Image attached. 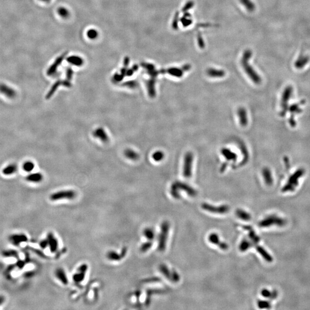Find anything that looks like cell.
<instances>
[{
	"label": "cell",
	"mask_w": 310,
	"mask_h": 310,
	"mask_svg": "<svg viewBox=\"0 0 310 310\" xmlns=\"http://www.w3.org/2000/svg\"><path fill=\"white\" fill-rule=\"evenodd\" d=\"M170 229V224L168 221H165L161 223L160 233L158 238V250L164 252L166 248L167 240Z\"/></svg>",
	"instance_id": "obj_1"
},
{
	"label": "cell",
	"mask_w": 310,
	"mask_h": 310,
	"mask_svg": "<svg viewBox=\"0 0 310 310\" xmlns=\"http://www.w3.org/2000/svg\"><path fill=\"white\" fill-rule=\"evenodd\" d=\"M251 52L247 51L245 54V57L243 61V66L245 70V72L248 74L249 78L252 79L253 82L256 84H260L261 82V78L258 75V74L255 71V70L253 69L251 65H249L248 63V60L251 56Z\"/></svg>",
	"instance_id": "obj_2"
},
{
	"label": "cell",
	"mask_w": 310,
	"mask_h": 310,
	"mask_svg": "<svg viewBox=\"0 0 310 310\" xmlns=\"http://www.w3.org/2000/svg\"><path fill=\"white\" fill-rule=\"evenodd\" d=\"M304 169H298L289 178L287 183L282 189L283 192L292 191L297 187L299 183V179L304 175Z\"/></svg>",
	"instance_id": "obj_3"
},
{
	"label": "cell",
	"mask_w": 310,
	"mask_h": 310,
	"mask_svg": "<svg viewBox=\"0 0 310 310\" xmlns=\"http://www.w3.org/2000/svg\"><path fill=\"white\" fill-rule=\"evenodd\" d=\"M193 160L194 156L191 152H189L185 155L183 170V174L185 178H190L191 177Z\"/></svg>",
	"instance_id": "obj_4"
},
{
	"label": "cell",
	"mask_w": 310,
	"mask_h": 310,
	"mask_svg": "<svg viewBox=\"0 0 310 310\" xmlns=\"http://www.w3.org/2000/svg\"><path fill=\"white\" fill-rule=\"evenodd\" d=\"M292 92H293V88L291 86H288L284 90L281 101V105L282 108V110L281 111V115L282 116L285 115L286 111L288 109V103L291 98Z\"/></svg>",
	"instance_id": "obj_5"
},
{
	"label": "cell",
	"mask_w": 310,
	"mask_h": 310,
	"mask_svg": "<svg viewBox=\"0 0 310 310\" xmlns=\"http://www.w3.org/2000/svg\"><path fill=\"white\" fill-rule=\"evenodd\" d=\"M201 207L204 210L207 211L211 213H216L219 214H225L229 212L230 210V207L228 205H221L219 206H215L207 203H202L201 204Z\"/></svg>",
	"instance_id": "obj_6"
},
{
	"label": "cell",
	"mask_w": 310,
	"mask_h": 310,
	"mask_svg": "<svg viewBox=\"0 0 310 310\" xmlns=\"http://www.w3.org/2000/svg\"><path fill=\"white\" fill-rule=\"evenodd\" d=\"M75 196L76 194L73 190H64L52 194L50 196V199L53 201L60 200L61 199H73Z\"/></svg>",
	"instance_id": "obj_7"
},
{
	"label": "cell",
	"mask_w": 310,
	"mask_h": 310,
	"mask_svg": "<svg viewBox=\"0 0 310 310\" xmlns=\"http://www.w3.org/2000/svg\"><path fill=\"white\" fill-rule=\"evenodd\" d=\"M0 93L10 99L15 98L17 95L15 88L4 83H0Z\"/></svg>",
	"instance_id": "obj_8"
},
{
	"label": "cell",
	"mask_w": 310,
	"mask_h": 310,
	"mask_svg": "<svg viewBox=\"0 0 310 310\" xmlns=\"http://www.w3.org/2000/svg\"><path fill=\"white\" fill-rule=\"evenodd\" d=\"M209 241L212 244L217 245L219 248L222 250H227L229 248V246L226 244V242H221L220 240L219 236L217 233H211L208 237Z\"/></svg>",
	"instance_id": "obj_9"
},
{
	"label": "cell",
	"mask_w": 310,
	"mask_h": 310,
	"mask_svg": "<svg viewBox=\"0 0 310 310\" xmlns=\"http://www.w3.org/2000/svg\"><path fill=\"white\" fill-rule=\"evenodd\" d=\"M175 183L179 190H181L184 192H186L188 195H189L190 196L195 197L197 195L198 192L196 191V190L194 188L191 187L188 184L185 183L183 182H180L179 181H176Z\"/></svg>",
	"instance_id": "obj_10"
},
{
	"label": "cell",
	"mask_w": 310,
	"mask_h": 310,
	"mask_svg": "<svg viewBox=\"0 0 310 310\" xmlns=\"http://www.w3.org/2000/svg\"><path fill=\"white\" fill-rule=\"evenodd\" d=\"M274 223H276L280 226H282L285 223V222L283 219H281L280 218H276V217L272 216V217H269L268 218H267L264 220H263L262 221H261L259 223V226H261V227H268V226L272 225Z\"/></svg>",
	"instance_id": "obj_11"
},
{
	"label": "cell",
	"mask_w": 310,
	"mask_h": 310,
	"mask_svg": "<svg viewBox=\"0 0 310 310\" xmlns=\"http://www.w3.org/2000/svg\"><path fill=\"white\" fill-rule=\"evenodd\" d=\"M9 240L13 245H19L20 244L28 241V237L24 234H14L10 236Z\"/></svg>",
	"instance_id": "obj_12"
},
{
	"label": "cell",
	"mask_w": 310,
	"mask_h": 310,
	"mask_svg": "<svg viewBox=\"0 0 310 310\" xmlns=\"http://www.w3.org/2000/svg\"><path fill=\"white\" fill-rule=\"evenodd\" d=\"M47 240L48 241L50 251L52 253L56 252L58 249V246H59L57 239L54 236L53 234L52 233H49L47 234Z\"/></svg>",
	"instance_id": "obj_13"
},
{
	"label": "cell",
	"mask_w": 310,
	"mask_h": 310,
	"mask_svg": "<svg viewBox=\"0 0 310 310\" xmlns=\"http://www.w3.org/2000/svg\"><path fill=\"white\" fill-rule=\"evenodd\" d=\"M240 124L242 126H246L248 124L247 111L244 107H240L237 110Z\"/></svg>",
	"instance_id": "obj_14"
},
{
	"label": "cell",
	"mask_w": 310,
	"mask_h": 310,
	"mask_svg": "<svg viewBox=\"0 0 310 310\" xmlns=\"http://www.w3.org/2000/svg\"><path fill=\"white\" fill-rule=\"evenodd\" d=\"M310 57L308 55H300L298 59L295 61L294 65L295 68L297 69H302L310 61Z\"/></svg>",
	"instance_id": "obj_15"
},
{
	"label": "cell",
	"mask_w": 310,
	"mask_h": 310,
	"mask_svg": "<svg viewBox=\"0 0 310 310\" xmlns=\"http://www.w3.org/2000/svg\"><path fill=\"white\" fill-rule=\"evenodd\" d=\"M93 136L94 137L99 138L103 142H106L109 140V137L106 132L102 128H97L94 131Z\"/></svg>",
	"instance_id": "obj_16"
},
{
	"label": "cell",
	"mask_w": 310,
	"mask_h": 310,
	"mask_svg": "<svg viewBox=\"0 0 310 310\" xmlns=\"http://www.w3.org/2000/svg\"><path fill=\"white\" fill-rule=\"evenodd\" d=\"M55 276L57 279L59 280L61 284L64 285H67L69 283V280L66 275L65 271L63 268H57L55 271Z\"/></svg>",
	"instance_id": "obj_17"
},
{
	"label": "cell",
	"mask_w": 310,
	"mask_h": 310,
	"mask_svg": "<svg viewBox=\"0 0 310 310\" xmlns=\"http://www.w3.org/2000/svg\"><path fill=\"white\" fill-rule=\"evenodd\" d=\"M221 152L224 157L226 158L227 161H236L237 159V155L236 153L233 152L230 149L223 148L221 149Z\"/></svg>",
	"instance_id": "obj_18"
},
{
	"label": "cell",
	"mask_w": 310,
	"mask_h": 310,
	"mask_svg": "<svg viewBox=\"0 0 310 310\" xmlns=\"http://www.w3.org/2000/svg\"><path fill=\"white\" fill-rule=\"evenodd\" d=\"M25 179L29 182L34 183H38L42 181L43 179V176L40 173H32L27 175Z\"/></svg>",
	"instance_id": "obj_19"
},
{
	"label": "cell",
	"mask_w": 310,
	"mask_h": 310,
	"mask_svg": "<svg viewBox=\"0 0 310 310\" xmlns=\"http://www.w3.org/2000/svg\"><path fill=\"white\" fill-rule=\"evenodd\" d=\"M18 170V167L17 165L15 163H12L10 164L7 165L6 167H4L2 169V173L4 175L6 176H11L13 174H15L16 172Z\"/></svg>",
	"instance_id": "obj_20"
},
{
	"label": "cell",
	"mask_w": 310,
	"mask_h": 310,
	"mask_svg": "<svg viewBox=\"0 0 310 310\" xmlns=\"http://www.w3.org/2000/svg\"><path fill=\"white\" fill-rule=\"evenodd\" d=\"M262 174L265 183L269 186L271 185L273 183V178L271 170L267 167H265L263 169Z\"/></svg>",
	"instance_id": "obj_21"
},
{
	"label": "cell",
	"mask_w": 310,
	"mask_h": 310,
	"mask_svg": "<svg viewBox=\"0 0 310 310\" xmlns=\"http://www.w3.org/2000/svg\"><path fill=\"white\" fill-rule=\"evenodd\" d=\"M159 271L165 277L171 281L172 280V272L169 269L168 267L164 264H161L159 266Z\"/></svg>",
	"instance_id": "obj_22"
},
{
	"label": "cell",
	"mask_w": 310,
	"mask_h": 310,
	"mask_svg": "<svg viewBox=\"0 0 310 310\" xmlns=\"http://www.w3.org/2000/svg\"><path fill=\"white\" fill-rule=\"evenodd\" d=\"M235 213H236V215L238 218L241 219L243 221H248L251 219V215L249 214L248 212L245 211L244 210L240 209H238L237 210H236Z\"/></svg>",
	"instance_id": "obj_23"
},
{
	"label": "cell",
	"mask_w": 310,
	"mask_h": 310,
	"mask_svg": "<svg viewBox=\"0 0 310 310\" xmlns=\"http://www.w3.org/2000/svg\"><path fill=\"white\" fill-rule=\"evenodd\" d=\"M147 89L148 95L151 98H154L156 96L155 90V80H149L147 83Z\"/></svg>",
	"instance_id": "obj_24"
},
{
	"label": "cell",
	"mask_w": 310,
	"mask_h": 310,
	"mask_svg": "<svg viewBox=\"0 0 310 310\" xmlns=\"http://www.w3.org/2000/svg\"><path fill=\"white\" fill-rule=\"evenodd\" d=\"M244 229L249 231V237L254 244H257L260 241V238L257 236L256 234L255 233V232L253 230L250 226H244Z\"/></svg>",
	"instance_id": "obj_25"
},
{
	"label": "cell",
	"mask_w": 310,
	"mask_h": 310,
	"mask_svg": "<svg viewBox=\"0 0 310 310\" xmlns=\"http://www.w3.org/2000/svg\"><path fill=\"white\" fill-rule=\"evenodd\" d=\"M124 154H125V156L128 159H130L131 160H137L139 158L138 154L132 149H126L124 152Z\"/></svg>",
	"instance_id": "obj_26"
},
{
	"label": "cell",
	"mask_w": 310,
	"mask_h": 310,
	"mask_svg": "<svg viewBox=\"0 0 310 310\" xmlns=\"http://www.w3.org/2000/svg\"><path fill=\"white\" fill-rule=\"evenodd\" d=\"M86 273V272H82V271L77 270V273H75L73 275V279L74 282L77 283H81L82 281H83L84 280V277H85Z\"/></svg>",
	"instance_id": "obj_27"
},
{
	"label": "cell",
	"mask_w": 310,
	"mask_h": 310,
	"mask_svg": "<svg viewBox=\"0 0 310 310\" xmlns=\"http://www.w3.org/2000/svg\"><path fill=\"white\" fill-rule=\"evenodd\" d=\"M107 258L109 260L113 261H118L121 260L123 258V257L121 254H119L115 251H109L107 253Z\"/></svg>",
	"instance_id": "obj_28"
},
{
	"label": "cell",
	"mask_w": 310,
	"mask_h": 310,
	"mask_svg": "<svg viewBox=\"0 0 310 310\" xmlns=\"http://www.w3.org/2000/svg\"><path fill=\"white\" fill-rule=\"evenodd\" d=\"M256 250H257V252L260 254L261 256L263 257L265 260L268 261V262H272V257L271 256L268 254V253L265 251V250L264 248H263L262 247H261L260 246H257Z\"/></svg>",
	"instance_id": "obj_29"
},
{
	"label": "cell",
	"mask_w": 310,
	"mask_h": 310,
	"mask_svg": "<svg viewBox=\"0 0 310 310\" xmlns=\"http://www.w3.org/2000/svg\"><path fill=\"white\" fill-rule=\"evenodd\" d=\"M143 235L148 241H152L155 237V233L153 230L147 227L143 230Z\"/></svg>",
	"instance_id": "obj_30"
},
{
	"label": "cell",
	"mask_w": 310,
	"mask_h": 310,
	"mask_svg": "<svg viewBox=\"0 0 310 310\" xmlns=\"http://www.w3.org/2000/svg\"><path fill=\"white\" fill-rule=\"evenodd\" d=\"M252 245V244L251 241H249L248 240L244 239L241 241L240 246H239V249L241 252H244L246 251L250 248H251Z\"/></svg>",
	"instance_id": "obj_31"
},
{
	"label": "cell",
	"mask_w": 310,
	"mask_h": 310,
	"mask_svg": "<svg viewBox=\"0 0 310 310\" xmlns=\"http://www.w3.org/2000/svg\"><path fill=\"white\" fill-rule=\"evenodd\" d=\"M240 149H241V151L243 153L244 155V160L242 161V164H241V165H242L245 164V163L248 161V159H249V154H248V150H247V148L246 147V146H245L244 144H243L242 142H241L240 144Z\"/></svg>",
	"instance_id": "obj_32"
},
{
	"label": "cell",
	"mask_w": 310,
	"mask_h": 310,
	"mask_svg": "<svg viewBox=\"0 0 310 310\" xmlns=\"http://www.w3.org/2000/svg\"><path fill=\"white\" fill-rule=\"evenodd\" d=\"M170 192L172 195V197H173L175 199H180V194L179 192V190L177 187L175 183L174 182L172 184L171 188H170Z\"/></svg>",
	"instance_id": "obj_33"
},
{
	"label": "cell",
	"mask_w": 310,
	"mask_h": 310,
	"mask_svg": "<svg viewBox=\"0 0 310 310\" xmlns=\"http://www.w3.org/2000/svg\"><path fill=\"white\" fill-rule=\"evenodd\" d=\"M208 75L211 77H214V78H219V77H223L225 75V73L222 71H219L216 70H209L207 71Z\"/></svg>",
	"instance_id": "obj_34"
},
{
	"label": "cell",
	"mask_w": 310,
	"mask_h": 310,
	"mask_svg": "<svg viewBox=\"0 0 310 310\" xmlns=\"http://www.w3.org/2000/svg\"><path fill=\"white\" fill-rule=\"evenodd\" d=\"M34 168V164L31 161H27L23 165V169L24 171L31 172Z\"/></svg>",
	"instance_id": "obj_35"
},
{
	"label": "cell",
	"mask_w": 310,
	"mask_h": 310,
	"mask_svg": "<svg viewBox=\"0 0 310 310\" xmlns=\"http://www.w3.org/2000/svg\"><path fill=\"white\" fill-rule=\"evenodd\" d=\"M61 84V82H59V81H57V82H56L55 84L52 86V87L51 88L49 92L47 93V96H46V98L47 100L50 99V98L53 96L54 94V93L56 91L57 88H58V87Z\"/></svg>",
	"instance_id": "obj_36"
},
{
	"label": "cell",
	"mask_w": 310,
	"mask_h": 310,
	"mask_svg": "<svg viewBox=\"0 0 310 310\" xmlns=\"http://www.w3.org/2000/svg\"><path fill=\"white\" fill-rule=\"evenodd\" d=\"M164 157V154L160 151H156L152 155V159L156 161H160Z\"/></svg>",
	"instance_id": "obj_37"
},
{
	"label": "cell",
	"mask_w": 310,
	"mask_h": 310,
	"mask_svg": "<svg viewBox=\"0 0 310 310\" xmlns=\"http://www.w3.org/2000/svg\"><path fill=\"white\" fill-rule=\"evenodd\" d=\"M153 243L152 241H149L146 242L145 243L142 244L141 247H140V250L142 252H147L149 249H151Z\"/></svg>",
	"instance_id": "obj_38"
},
{
	"label": "cell",
	"mask_w": 310,
	"mask_h": 310,
	"mask_svg": "<svg viewBox=\"0 0 310 310\" xmlns=\"http://www.w3.org/2000/svg\"><path fill=\"white\" fill-rule=\"evenodd\" d=\"M243 4H244L246 8L250 11H252L254 9V5L250 0H242Z\"/></svg>",
	"instance_id": "obj_39"
},
{
	"label": "cell",
	"mask_w": 310,
	"mask_h": 310,
	"mask_svg": "<svg viewBox=\"0 0 310 310\" xmlns=\"http://www.w3.org/2000/svg\"><path fill=\"white\" fill-rule=\"evenodd\" d=\"M288 109L289 111L291 112V113H300L302 111L299 107V105L297 103L291 105V106L288 108Z\"/></svg>",
	"instance_id": "obj_40"
},
{
	"label": "cell",
	"mask_w": 310,
	"mask_h": 310,
	"mask_svg": "<svg viewBox=\"0 0 310 310\" xmlns=\"http://www.w3.org/2000/svg\"><path fill=\"white\" fill-rule=\"evenodd\" d=\"M168 73L171 75H172L173 76H175V77H181L182 75V72L178 69H170L168 71Z\"/></svg>",
	"instance_id": "obj_41"
},
{
	"label": "cell",
	"mask_w": 310,
	"mask_h": 310,
	"mask_svg": "<svg viewBox=\"0 0 310 310\" xmlns=\"http://www.w3.org/2000/svg\"><path fill=\"white\" fill-rule=\"evenodd\" d=\"M172 272V280L171 281H173V283H177L180 280V276L179 273L176 271L175 269H172L171 271Z\"/></svg>",
	"instance_id": "obj_42"
},
{
	"label": "cell",
	"mask_w": 310,
	"mask_h": 310,
	"mask_svg": "<svg viewBox=\"0 0 310 310\" xmlns=\"http://www.w3.org/2000/svg\"><path fill=\"white\" fill-rule=\"evenodd\" d=\"M257 304H258V306L260 308H268L270 307L269 303L266 302V301H263V300L260 301L259 300L257 303Z\"/></svg>",
	"instance_id": "obj_43"
},
{
	"label": "cell",
	"mask_w": 310,
	"mask_h": 310,
	"mask_svg": "<svg viewBox=\"0 0 310 310\" xmlns=\"http://www.w3.org/2000/svg\"><path fill=\"white\" fill-rule=\"evenodd\" d=\"M124 86L128 87L129 88H134L137 86V83L135 81H129L124 84Z\"/></svg>",
	"instance_id": "obj_44"
},
{
	"label": "cell",
	"mask_w": 310,
	"mask_h": 310,
	"mask_svg": "<svg viewBox=\"0 0 310 310\" xmlns=\"http://www.w3.org/2000/svg\"><path fill=\"white\" fill-rule=\"evenodd\" d=\"M261 295H263L265 298H270L272 296V294L271 292L268 291L267 289H264L261 291Z\"/></svg>",
	"instance_id": "obj_45"
},
{
	"label": "cell",
	"mask_w": 310,
	"mask_h": 310,
	"mask_svg": "<svg viewBox=\"0 0 310 310\" xmlns=\"http://www.w3.org/2000/svg\"><path fill=\"white\" fill-rule=\"evenodd\" d=\"M39 245L42 249H46L47 246H48V244L47 240H43L39 242Z\"/></svg>",
	"instance_id": "obj_46"
},
{
	"label": "cell",
	"mask_w": 310,
	"mask_h": 310,
	"mask_svg": "<svg viewBox=\"0 0 310 310\" xmlns=\"http://www.w3.org/2000/svg\"><path fill=\"white\" fill-rule=\"evenodd\" d=\"M4 256H5L7 257L16 256L17 252H16L14 250H11H11H9V251H7L6 252H4Z\"/></svg>",
	"instance_id": "obj_47"
},
{
	"label": "cell",
	"mask_w": 310,
	"mask_h": 310,
	"mask_svg": "<svg viewBox=\"0 0 310 310\" xmlns=\"http://www.w3.org/2000/svg\"><path fill=\"white\" fill-rule=\"evenodd\" d=\"M227 165H228V164H227V163H223L222 165V166L221 167V172H223L225 171V169H226L227 167Z\"/></svg>",
	"instance_id": "obj_48"
},
{
	"label": "cell",
	"mask_w": 310,
	"mask_h": 310,
	"mask_svg": "<svg viewBox=\"0 0 310 310\" xmlns=\"http://www.w3.org/2000/svg\"><path fill=\"white\" fill-rule=\"evenodd\" d=\"M17 267H19L20 268H23V267L24 266V263L23 262V261H20L17 263Z\"/></svg>",
	"instance_id": "obj_49"
},
{
	"label": "cell",
	"mask_w": 310,
	"mask_h": 310,
	"mask_svg": "<svg viewBox=\"0 0 310 310\" xmlns=\"http://www.w3.org/2000/svg\"><path fill=\"white\" fill-rule=\"evenodd\" d=\"M5 302V298L3 296H0V306L2 305Z\"/></svg>",
	"instance_id": "obj_50"
}]
</instances>
